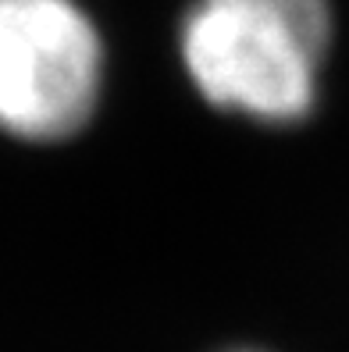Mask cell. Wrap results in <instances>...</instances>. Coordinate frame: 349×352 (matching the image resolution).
<instances>
[{
    "mask_svg": "<svg viewBox=\"0 0 349 352\" xmlns=\"http://www.w3.org/2000/svg\"><path fill=\"white\" fill-rule=\"evenodd\" d=\"M332 32L328 0H193L178 50L211 107L289 129L317 111Z\"/></svg>",
    "mask_w": 349,
    "mask_h": 352,
    "instance_id": "cell-1",
    "label": "cell"
},
{
    "mask_svg": "<svg viewBox=\"0 0 349 352\" xmlns=\"http://www.w3.org/2000/svg\"><path fill=\"white\" fill-rule=\"evenodd\" d=\"M104 93V39L75 0H0V132L65 142Z\"/></svg>",
    "mask_w": 349,
    "mask_h": 352,
    "instance_id": "cell-2",
    "label": "cell"
}]
</instances>
